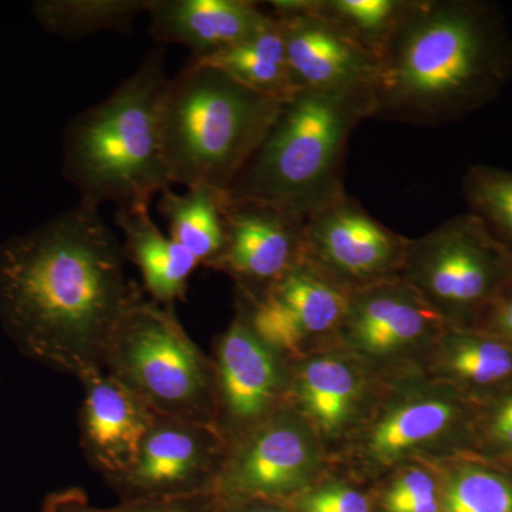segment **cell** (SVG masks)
<instances>
[{
  "label": "cell",
  "mask_w": 512,
  "mask_h": 512,
  "mask_svg": "<svg viewBox=\"0 0 512 512\" xmlns=\"http://www.w3.org/2000/svg\"><path fill=\"white\" fill-rule=\"evenodd\" d=\"M126 251L80 201L0 247V328L20 353L83 379L103 370L124 313L143 298Z\"/></svg>",
  "instance_id": "1"
},
{
  "label": "cell",
  "mask_w": 512,
  "mask_h": 512,
  "mask_svg": "<svg viewBox=\"0 0 512 512\" xmlns=\"http://www.w3.org/2000/svg\"><path fill=\"white\" fill-rule=\"evenodd\" d=\"M512 79V36L487 0H413L380 55L372 120L437 127L493 103Z\"/></svg>",
  "instance_id": "2"
},
{
  "label": "cell",
  "mask_w": 512,
  "mask_h": 512,
  "mask_svg": "<svg viewBox=\"0 0 512 512\" xmlns=\"http://www.w3.org/2000/svg\"><path fill=\"white\" fill-rule=\"evenodd\" d=\"M164 49L151 50L106 100L80 113L63 136V175L80 201L148 208L173 187L165 160Z\"/></svg>",
  "instance_id": "3"
},
{
  "label": "cell",
  "mask_w": 512,
  "mask_h": 512,
  "mask_svg": "<svg viewBox=\"0 0 512 512\" xmlns=\"http://www.w3.org/2000/svg\"><path fill=\"white\" fill-rule=\"evenodd\" d=\"M372 111L370 89L292 94L229 185L228 195L306 220L346 194L343 167L349 138L360 121L372 119Z\"/></svg>",
  "instance_id": "4"
},
{
  "label": "cell",
  "mask_w": 512,
  "mask_h": 512,
  "mask_svg": "<svg viewBox=\"0 0 512 512\" xmlns=\"http://www.w3.org/2000/svg\"><path fill=\"white\" fill-rule=\"evenodd\" d=\"M284 101L188 60L163 103L165 160L173 184L227 191L274 123Z\"/></svg>",
  "instance_id": "5"
},
{
  "label": "cell",
  "mask_w": 512,
  "mask_h": 512,
  "mask_svg": "<svg viewBox=\"0 0 512 512\" xmlns=\"http://www.w3.org/2000/svg\"><path fill=\"white\" fill-rule=\"evenodd\" d=\"M103 370L160 416L215 427V376L174 308L138 299L104 353Z\"/></svg>",
  "instance_id": "6"
},
{
  "label": "cell",
  "mask_w": 512,
  "mask_h": 512,
  "mask_svg": "<svg viewBox=\"0 0 512 512\" xmlns=\"http://www.w3.org/2000/svg\"><path fill=\"white\" fill-rule=\"evenodd\" d=\"M352 434L360 471L382 474L413 460L470 453L473 403L416 367L399 370Z\"/></svg>",
  "instance_id": "7"
},
{
  "label": "cell",
  "mask_w": 512,
  "mask_h": 512,
  "mask_svg": "<svg viewBox=\"0 0 512 512\" xmlns=\"http://www.w3.org/2000/svg\"><path fill=\"white\" fill-rule=\"evenodd\" d=\"M400 278L448 326L478 328L491 303L512 282V255L483 221L466 212L409 239Z\"/></svg>",
  "instance_id": "8"
},
{
  "label": "cell",
  "mask_w": 512,
  "mask_h": 512,
  "mask_svg": "<svg viewBox=\"0 0 512 512\" xmlns=\"http://www.w3.org/2000/svg\"><path fill=\"white\" fill-rule=\"evenodd\" d=\"M323 447L311 424L285 404L228 447L217 497L288 503L318 481Z\"/></svg>",
  "instance_id": "9"
},
{
  "label": "cell",
  "mask_w": 512,
  "mask_h": 512,
  "mask_svg": "<svg viewBox=\"0 0 512 512\" xmlns=\"http://www.w3.org/2000/svg\"><path fill=\"white\" fill-rule=\"evenodd\" d=\"M446 320L402 278L350 293L336 345L373 372H399L426 357L447 328Z\"/></svg>",
  "instance_id": "10"
},
{
  "label": "cell",
  "mask_w": 512,
  "mask_h": 512,
  "mask_svg": "<svg viewBox=\"0 0 512 512\" xmlns=\"http://www.w3.org/2000/svg\"><path fill=\"white\" fill-rule=\"evenodd\" d=\"M215 376V430L227 447L286 404L291 359L272 348L252 326L239 296L229 328L212 359Z\"/></svg>",
  "instance_id": "11"
},
{
  "label": "cell",
  "mask_w": 512,
  "mask_h": 512,
  "mask_svg": "<svg viewBox=\"0 0 512 512\" xmlns=\"http://www.w3.org/2000/svg\"><path fill=\"white\" fill-rule=\"evenodd\" d=\"M227 453L215 427L156 414L133 466L104 480L120 501L217 494Z\"/></svg>",
  "instance_id": "12"
},
{
  "label": "cell",
  "mask_w": 512,
  "mask_h": 512,
  "mask_svg": "<svg viewBox=\"0 0 512 512\" xmlns=\"http://www.w3.org/2000/svg\"><path fill=\"white\" fill-rule=\"evenodd\" d=\"M407 242L345 194L306 218L302 262L353 292L400 278Z\"/></svg>",
  "instance_id": "13"
},
{
  "label": "cell",
  "mask_w": 512,
  "mask_h": 512,
  "mask_svg": "<svg viewBox=\"0 0 512 512\" xmlns=\"http://www.w3.org/2000/svg\"><path fill=\"white\" fill-rule=\"evenodd\" d=\"M350 293L301 261L258 301L239 296L247 303L256 333L295 360L318 352L326 343H336Z\"/></svg>",
  "instance_id": "14"
},
{
  "label": "cell",
  "mask_w": 512,
  "mask_h": 512,
  "mask_svg": "<svg viewBox=\"0 0 512 512\" xmlns=\"http://www.w3.org/2000/svg\"><path fill=\"white\" fill-rule=\"evenodd\" d=\"M284 35L293 89H373L380 56L323 18L309 0L269 2Z\"/></svg>",
  "instance_id": "15"
},
{
  "label": "cell",
  "mask_w": 512,
  "mask_h": 512,
  "mask_svg": "<svg viewBox=\"0 0 512 512\" xmlns=\"http://www.w3.org/2000/svg\"><path fill=\"white\" fill-rule=\"evenodd\" d=\"M305 220L284 210L227 192L224 251L210 269L231 276L238 293L256 302L302 261Z\"/></svg>",
  "instance_id": "16"
},
{
  "label": "cell",
  "mask_w": 512,
  "mask_h": 512,
  "mask_svg": "<svg viewBox=\"0 0 512 512\" xmlns=\"http://www.w3.org/2000/svg\"><path fill=\"white\" fill-rule=\"evenodd\" d=\"M373 375L345 349L318 350L291 360L286 404L311 424L323 444L348 439L375 402Z\"/></svg>",
  "instance_id": "17"
},
{
  "label": "cell",
  "mask_w": 512,
  "mask_h": 512,
  "mask_svg": "<svg viewBox=\"0 0 512 512\" xmlns=\"http://www.w3.org/2000/svg\"><path fill=\"white\" fill-rule=\"evenodd\" d=\"M84 389L79 413L80 447L103 478L120 476L136 461L156 413L109 373L80 379Z\"/></svg>",
  "instance_id": "18"
},
{
  "label": "cell",
  "mask_w": 512,
  "mask_h": 512,
  "mask_svg": "<svg viewBox=\"0 0 512 512\" xmlns=\"http://www.w3.org/2000/svg\"><path fill=\"white\" fill-rule=\"evenodd\" d=\"M147 15L158 45L187 47L191 60L237 45L272 20L249 0H151Z\"/></svg>",
  "instance_id": "19"
},
{
  "label": "cell",
  "mask_w": 512,
  "mask_h": 512,
  "mask_svg": "<svg viewBox=\"0 0 512 512\" xmlns=\"http://www.w3.org/2000/svg\"><path fill=\"white\" fill-rule=\"evenodd\" d=\"M431 379L480 403L512 386V349L478 328L447 326L424 357Z\"/></svg>",
  "instance_id": "20"
},
{
  "label": "cell",
  "mask_w": 512,
  "mask_h": 512,
  "mask_svg": "<svg viewBox=\"0 0 512 512\" xmlns=\"http://www.w3.org/2000/svg\"><path fill=\"white\" fill-rule=\"evenodd\" d=\"M114 224L123 234L127 259L140 269L151 299L167 308L184 301L190 276L200 266L194 256L161 232L148 208L117 210Z\"/></svg>",
  "instance_id": "21"
},
{
  "label": "cell",
  "mask_w": 512,
  "mask_h": 512,
  "mask_svg": "<svg viewBox=\"0 0 512 512\" xmlns=\"http://www.w3.org/2000/svg\"><path fill=\"white\" fill-rule=\"evenodd\" d=\"M227 191L208 185L185 188L178 194L168 188L158 198V211L168 224V235L187 249L198 265L211 268L225 247Z\"/></svg>",
  "instance_id": "22"
},
{
  "label": "cell",
  "mask_w": 512,
  "mask_h": 512,
  "mask_svg": "<svg viewBox=\"0 0 512 512\" xmlns=\"http://www.w3.org/2000/svg\"><path fill=\"white\" fill-rule=\"evenodd\" d=\"M429 461L439 476L441 512H512V466L473 453Z\"/></svg>",
  "instance_id": "23"
},
{
  "label": "cell",
  "mask_w": 512,
  "mask_h": 512,
  "mask_svg": "<svg viewBox=\"0 0 512 512\" xmlns=\"http://www.w3.org/2000/svg\"><path fill=\"white\" fill-rule=\"evenodd\" d=\"M192 62L215 67L248 89L272 99L285 101L296 93L289 73L284 35L274 15L271 22L255 35L215 55Z\"/></svg>",
  "instance_id": "24"
},
{
  "label": "cell",
  "mask_w": 512,
  "mask_h": 512,
  "mask_svg": "<svg viewBox=\"0 0 512 512\" xmlns=\"http://www.w3.org/2000/svg\"><path fill=\"white\" fill-rule=\"evenodd\" d=\"M151 0H43L33 6L40 25L67 40L101 32H127Z\"/></svg>",
  "instance_id": "25"
},
{
  "label": "cell",
  "mask_w": 512,
  "mask_h": 512,
  "mask_svg": "<svg viewBox=\"0 0 512 512\" xmlns=\"http://www.w3.org/2000/svg\"><path fill=\"white\" fill-rule=\"evenodd\" d=\"M309 5L380 56L413 0H309Z\"/></svg>",
  "instance_id": "26"
},
{
  "label": "cell",
  "mask_w": 512,
  "mask_h": 512,
  "mask_svg": "<svg viewBox=\"0 0 512 512\" xmlns=\"http://www.w3.org/2000/svg\"><path fill=\"white\" fill-rule=\"evenodd\" d=\"M468 212L484 222L512 255V171L477 164L463 178Z\"/></svg>",
  "instance_id": "27"
},
{
  "label": "cell",
  "mask_w": 512,
  "mask_h": 512,
  "mask_svg": "<svg viewBox=\"0 0 512 512\" xmlns=\"http://www.w3.org/2000/svg\"><path fill=\"white\" fill-rule=\"evenodd\" d=\"M384 485L383 512H441L440 481L429 460H413L394 468Z\"/></svg>",
  "instance_id": "28"
},
{
  "label": "cell",
  "mask_w": 512,
  "mask_h": 512,
  "mask_svg": "<svg viewBox=\"0 0 512 512\" xmlns=\"http://www.w3.org/2000/svg\"><path fill=\"white\" fill-rule=\"evenodd\" d=\"M470 453L512 466V386L473 403Z\"/></svg>",
  "instance_id": "29"
},
{
  "label": "cell",
  "mask_w": 512,
  "mask_h": 512,
  "mask_svg": "<svg viewBox=\"0 0 512 512\" xmlns=\"http://www.w3.org/2000/svg\"><path fill=\"white\" fill-rule=\"evenodd\" d=\"M217 494L161 500L120 501L114 507H97L82 488H66L47 495L42 512H217Z\"/></svg>",
  "instance_id": "30"
},
{
  "label": "cell",
  "mask_w": 512,
  "mask_h": 512,
  "mask_svg": "<svg viewBox=\"0 0 512 512\" xmlns=\"http://www.w3.org/2000/svg\"><path fill=\"white\" fill-rule=\"evenodd\" d=\"M288 504L295 512H372L365 493L338 480L315 483Z\"/></svg>",
  "instance_id": "31"
},
{
  "label": "cell",
  "mask_w": 512,
  "mask_h": 512,
  "mask_svg": "<svg viewBox=\"0 0 512 512\" xmlns=\"http://www.w3.org/2000/svg\"><path fill=\"white\" fill-rule=\"evenodd\" d=\"M478 329L497 336L512 349V282L491 303Z\"/></svg>",
  "instance_id": "32"
},
{
  "label": "cell",
  "mask_w": 512,
  "mask_h": 512,
  "mask_svg": "<svg viewBox=\"0 0 512 512\" xmlns=\"http://www.w3.org/2000/svg\"><path fill=\"white\" fill-rule=\"evenodd\" d=\"M217 512H295L288 503L262 498H220Z\"/></svg>",
  "instance_id": "33"
},
{
  "label": "cell",
  "mask_w": 512,
  "mask_h": 512,
  "mask_svg": "<svg viewBox=\"0 0 512 512\" xmlns=\"http://www.w3.org/2000/svg\"><path fill=\"white\" fill-rule=\"evenodd\" d=\"M508 466H510V464H508Z\"/></svg>",
  "instance_id": "34"
}]
</instances>
